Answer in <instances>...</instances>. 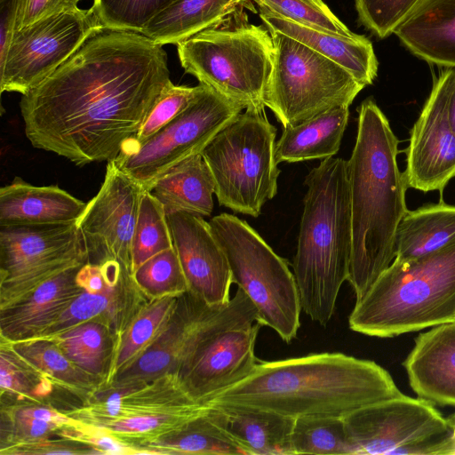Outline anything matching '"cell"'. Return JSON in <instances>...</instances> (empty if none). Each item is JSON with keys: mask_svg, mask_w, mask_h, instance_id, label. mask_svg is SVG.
<instances>
[{"mask_svg": "<svg viewBox=\"0 0 455 455\" xmlns=\"http://www.w3.org/2000/svg\"><path fill=\"white\" fill-rule=\"evenodd\" d=\"M145 189L112 160L103 183L76 223L84 238L88 262H120L132 273V241Z\"/></svg>", "mask_w": 455, "mask_h": 455, "instance_id": "2e32d148", "label": "cell"}, {"mask_svg": "<svg viewBox=\"0 0 455 455\" xmlns=\"http://www.w3.org/2000/svg\"><path fill=\"white\" fill-rule=\"evenodd\" d=\"M177 373L146 382L101 386L78 406L62 410L69 418L145 447L205 413Z\"/></svg>", "mask_w": 455, "mask_h": 455, "instance_id": "8992f818", "label": "cell"}, {"mask_svg": "<svg viewBox=\"0 0 455 455\" xmlns=\"http://www.w3.org/2000/svg\"><path fill=\"white\" fill-rule=\"evenodd\" d=\"M254 322H258V310L239 288L220 306L209 305L188 291L178 296L168 321L154 341L105 386L132 385L165 373L179 374L206 338Z\"/></svg>", "mask_w": 455, "mask_h": 455, "instance_id": "8fae6325", "label": "cell"}, {"mask_svg": "<svg viewBox=\"0 0 455 455\" xmlns=\"http://www.w3.org/2000/svg\"><path fill=\"white\" fill-rule=\"evenodd\" d=\"M403 366L419 398L455 406V322L418 335Z\"/></svg>", "mask_w": 455, "mask_h": 455, "instance_id": "ffe728a7", "label": "cell"}, {"mask_svg": "<svg viewBox=\"0 0 455 455\" xmlns=\"http://www.w3.org/2000/svg\"><path fill=\"white\" fill-rule=\"evenodd\" d=\"M1 455H96L88 446L64 437H52L36 443L9 448Z\"/></svg>", "mask_w": 455, "mask_h": 455, "instance_id": "f6af8a7d", "label": "cell"}, {"mask_svg": "<svg viewBox=\"0 0 455 455\" xmlns=\"http://www.w3.org/2000/svg\"><path fill=\"white\" fill-rule=\"evenodd\" d=\"M275 137L264 108H247L209 142L201 155L220 205L256 218L275 197L280 173Z\"/></svg>", "mask_w": 455, "mask_h": 455, "instance_id": "52a82bcc", "label": "cell"}, {"mask_svg": "<svg viewBox=\"0 0 455 455\" xmlns=\"http://www.w3.org/2000/svg\"><path fill=\"white\" fill-rule=\"evenodd\" d=\"M148 191L161 203L167 215L189 212L210 216L213 210L214 182L201 154L172 167Z\"/></svg>", "mask_w": 455, "mask_h": 455, "instance_id": "f1b7e54d", "label": "cell"}, {"mask_svg": "<svg viewBox=\"0 0 455 455\" xmlns=\"http://www.w3.org/2000/svg\"><path fill=\"white\" fill-rule=\"evenodd\" d=\"M398 140L376 102L358 108L357 133L347 161L352 251L348 283L360 299L395 259V234L408 211L398 168Z\"/></svg>", "mask_w": 455, "mask_h": 455, "instance_id": "7a4b0ae2", "label": "cell"}, {"mask_svg": "<svg viewBox=\"0 0 455 455\" xmlns=\"http://www.w3.org/2000/svg\"><path fill=\"white\" fill-rule=\"evenodd\" d=\"M455 319V243L410 259H395L348 317L349 328L393 338Z\"/></svg>", "mask_w": 455, "mask_h": 455, "instance_id": "5b68a950", "label": "cell"}, {"mask_svg": "<svg viewBox=\"0 0 455 455\" xmlns=\"http://www.w3.org/2000/svg\"><path fill=\"white\" fill-rule=\"evenodd\" d=\"M102 28L91 8L78 6L15 30L0 67L1 92L28 93Z\"/></svg>", "mask_w": 455, "mask_h": 455, "instance_id": "9a60e30c", "label": "cell"}, {"mask_svg": "<svg viewBox=\"0 0 455 455\" xmlns=\"http://www.w3.org/2000/svg\"><path fill=\"white\" fill-rule=\"evenodd\" d=\"M214 420L248 455H293L294 418L253 406L209 403Z\"/></svg>", "mask_w": 455, "mask_h": 455, "instance_id": "cb8c5ba5", "label": "cell"}, {"mask_svg": "<svg viewBox=\"0 0 455 455\" xmlns=\"http://www.w3.org/2000/svg\"><path fill=\"white\" fill-rule=\"evenodd\" d=\"M269 32L274 61L264 105L283 127L349 107L364 88L335 61L286 35Z\"/></svg>", "mask_w": 455, "mask_h": 455, "instance_id": "30bf717a", "label": "cell"}, {"mask_svg": "<svg viewBox=\"0 0 455 455\" xmlns=\"http://www.w3.org/2000/svg\"><path fill=\"white\" fill-rule=\"evenodd\" d=\"M421 0H355L359 22L377 37L394 34Z\"/></svg>", "mask_w": 455, "mask_h": 455, "instance_id": "7bdbcfd3", "label": "cell"}, {"mask_svg": "<svg viewBox=\"0 0 455 455\" xmlns=\"http://www.w3.org/2000/svg\"><path fill=\"white\" fill-rule=\"evenodd\" d=\"M171 82L167 53L140 33L102 28L20 101L31 145L78 166L110 162Z\"/></svg>", "mask_w": 455, "mask_h": 455, "instance_id": "6da1fadb", "label": "cell"}, {"mask_svg": "<svg viewBox=\"0 0 455 455\" xmlns=\"http://www.w3.org/2000/svg\"><path fill=\"white\" fill-rule=\"evenodd\" d=\"M262 325L254 322L209 336L179 372L187 390L199 403L247 378L257 364L254 348Z\"/></svg>", "mask_w": 455, "mask_h": 455, "instance_id": "ac0fdd59", "label": "cell"}, {"mask_svg": "<svg viewBox=\"0 0 455 455\" xmlns=\"http://www.w3.org/2000/svg\"><path fill=\"white\" fill-rule=\"evenodd\" d=\"M199 84L176 85L172 81L163 89L135 137L129 142L141 143L181 113L194 100ZM126 143V144H127Z\"/></svg>", "mask_w": 455, "mask_h": 455, "instance_id": "b9f144b4", "label": "cell"}, {"mask_svg": "<svg viewBox=\"0 0 455 455\" xmlns=\"http://www.w3.org/2000/svg\"><path fill=\"white\" fill-rule=\"evenodd\" d=\"M294 21L345 36L352 32L323 0H251Z\"/></svg>", "mask_w": 455, "mask_h": 455, "instance_id": "60d3db41", "label": "cell"}, {"mask_svg": "<svg viewBox=\"0 0 455 455\" xmlns=\"http://www.w3.org/2000/svg\"><path fill=\"white\" fill-rule=\"evenodd\" d=\"M349 107H338L283 127L275 142L277 163L324 159L338 153L347 125Z\"/></svg>", "mask_w": 455, "mask_h": 455, "instance_id": "83f0119b", "label": "cell"}, {"mask_svg": "<svg viewBox=\"0 0 455 455\" xmlns=\"http://www.w3.org/2000/svg\"><path fill=\"white\" fill-rule=\"evenodd\" d=\"M81 267L49 279L24 299L0 309V342L13 343L40 337L84 291L76 282Z\"/></svg>", "mask_w": 455, "mask_h": 455, "instance_id": "7402d4cb", "label": "cell"}, {"mask_svg": "<svg viewBox=\"0 0 455 455\" xmlns=\"http://www.w3.org/2000/svg\"><path fill=\"white\" fill-rule=\"evenodd\" d=\"M132 276L150 299L164 296H179L188 291L175 248L164 251L148 259Z\"/></svg>", "mask_w": 455, "mask_h": 455, "instance_id": "f35d334b", "label": "cell"}, {"mask_svg": "<svg viewBox=\"0 0 455 455\" xmlns=\"http://www.w3.org/2000/svg\"><path fill=\"white\" fill-rule=\"evenodd\" d=\"M85 206L58 186H34L15 178L0 188V226L72 223Z\"/></svg>", "mask_w": 455, "mask_h": 455, "instance_id": "484cf974", "label": "cell"}, {"mask_svg": "<svg viewBox=\"0 0 455 455\" xmlns=\"http://www.w3.org/2000/svg\"><path fill=\"white\" fill-rule=\"evenodd\" d=\"M243 109L213 89L199 84L190 104L141 143L125 144L113 161L127 176L148 190L172 167L199 154Z\"/></svg>", "mask_w": 455, "mask_h": 455, "instance_id": "4fadbf2b", "label": "cell"}, {"mask_svg": "<svg viewBox=\"0 0 455 455\" xmlns=\"http://www.w3.org/2000/svg\"><path fill=\"white\" fill-rule=\"evenodd\" d=\"M454 322H455V319H454Z\"/></svg>", "mask_w": 455, "mask_h": 455, "instance_id": "681fc988", "label": "cell"}, {"mask_svg": "<svg viewBox=\"0 0 455 455\" xmlns=\"http://www.w3.org/2000/svg\"><path fill=\"white\" fill-rule=\"evenodd\" d=\"M178 296L148 300L120 338L107 382L138 357L157 337L168 321Z\"/></svg>", "mask_w": 455, "mask_h": 455, "instance_id": "e575fe53", "label": "cell"}, {"mask_svg": "<svg viewBox=\"0 0 455 455\" xmlns=\"http://www.w3.org/2000/svg\"><path fill=\"white\" fill-rule=\"evenodd\" d=\"M75 364L100 379L108 378L118 339L106 325L88 321L51 338Z\"/></svg>", "mask_w": 455, "mask_h": 455, "instance_id": "d6a6232c", "label": "cell"}, {"mask_svg": "<svg viewBox=\"0 0 455 455\" xmlns=\"http://www.w3.org/2000/svg\"><path fill=\"white\" fill-rule=\"evenodd\" d=\"M455 243V205L427 204L407 211L398 224L395 259H410Z\"/></svg>", "mask_w": 455, "mask_h": 455, "instance_id": "f546056e", "label": "cell"}, {"mask_svg": "<svg viewBox=\"0 0 455 455\" xmlns=\"http://www.w3.org/2000/svg\"><path fill=\"white\" fill-rule=\"evenodd\" d=\"M88 262L77 223L0 226V309Z\"/></svg>", "mask_w": 455, "mask_h": 455, "instance_id": "5bb4252c", "label": "cell"}, {"mask_svg": "<svg viewBox=\"0 0 455 455\" xmlns=\"http://www.w3.org/2000/svg\"><path fill=\"white\" fill-rule=\"evenodd\" d=\"M251 0H174L141 28L140 34L164 46L178 44L210 28L233 26Z\"/></svg>", "mask_w": 455, "mask_h": 455, "instance_id": "d4e9b609", "label": "cell"}, {"mask_svg": "<svg viewBox=\"0 0 455 455\" xmlns=\"http://www.w3.org/2000/svg\"><path fill=\"white\" fill-rule=\"evenodd\" d=\"M54 387L47 377L0 345L1 401L35 402L50 404Z\"/></svg>", "mask_w": 455, "mask_h": 455, "instance_id": "8d00e7d4", "label": "cell"}, {"mask_svg": "<svg viewBox=\"0 0 455 455\" xmlns=\"http://www.w3.org/2000/svg\"><path fill=\"white\" fill-rule=\"evenodd\" d=\"M291 447L293 455H355L340 416L305 415L295 418Z\"/></svg>", "mask_w": 455, "mask_h": 455, "instance_id": "d590c367", "label": "cell"}, {"mask_svg": "<svg viewBox=\"0 0 455 455\" xmlns=\"http://www.w3.org/2000/svg\"><path fill=\"white\" fill-rule=\"evenodd\" d=\"M167 219L188 291L212 306L228 303L231 272L209 222L189 212L172 213Z\"/></svg>", "mask_w": 455, "mask_h": 455, "instance_id": "d6986e66", "label": "cell"}, {"mask_svg": "<svg viewBox=\"0 0 455 455\" xmlns=\"http://www.w3.org/2000/svg\"><path fill=\"white\" fill-rule=\"evenodd\" d=\"M174 0H93L91 9L106 28L140 33L157 12Z\"/></svg>", "mask_w": 455, "mask_h": 455, "instance_id": "ab89813d", "label": "cell"}, {"mask_svg": "<svg viewBox=\"0 0 455 455\" xmlns=\"http://www.w3.org/2000/svg\"><path fill=\"white\" fill-rule=\"evenodd\" d=\"M173 247L164 208L145 190L132 241V273L150 258Z\"/></svg>", "mask_w": 455, "mask_h": 455, "instance_id": "74e56055", "label": "cell"}, {"mask_svg": "<svg viewBox=\"0 0 455 455\" xmlns=\"http://www.w3.org/2000/svg\"><path fill=\"white\" fill-rule=\"evenodd\" d=\"M355 455L455 454L451 425L434 406L403 394L343 416Z\"/></svg>", "mask_w": 455, "mask_h": 455, "instance_id": "7c38bea8", "label": "cell"}, {"mask_svg": "<svg viewBox=\"0 0 455 455\" xmlns=\"http://www.w3.org/2000/svg\"><path fill=\"white\" fill-rule=\"evenodd\" d=\"M47 377L59 389L84 402L103 381L75 364L51 339L37 338L1 343Z\"/></svg>", "mask_w": 455, "mask_h": 455, "instance_id": "4dcf8cb0", "label": "cell"}, {"mask_svg": "<svg viewBox=\"0 0 455 455\" xmlns=\"http://www.w3.org/2000/svg\"><path fill=\"white\" fill-rule=\"evenodd\" d=\"M0 452L19 445L59 437L73 421L63 411L35 402L1 401Z\"/></svg>", "mask_w": 455, "mask_h": 455, "instance_id": "1f68e13d", "label": "cell"}, {"mask_svg": "<svg viewBox=\"0 0 455 455\" xmlns=\"http://www.w3.org/2000/svg\"><path fill=\"white\" fill-rule=\"evenodd\" d=\"M81 0H19L15 30L56 13L78 7Z\"/></svg>", "mask_w": 455, "mask_h": 455, "instance_id": "bcb514c9", "label": "cell"}, {"mask_svg": "<svg viewBox=\"0 0 455 455\" xmlns=\"http://www.w3.org/2000/svg\"><path fill=\"white\" fill-rule=\"evenodd\" d=\"M19 0H0V67L15 32Z\"/></svg>", "mask_w": 455, "mask_h": 455, "instance_id": "7dc6e473", "label": "cell"}, {"mask_svg": "<svg viewBox=\"0 0 455 455\" xmlns=\"http://www.w3.org/2000/svg\"><path fill=\"white\" fill-rule=\"evenodd\" d=\"M259 17L269 31L286 35L346 68L364 87L375 80L378 60L371 42L358 34L345 36L290 20L264 7Z\"/></svg>", "mask_w": 455, "mask_h": 455, "instance_id": "603a6c76", "label": "cell"}, {"mask_svg": "<svg viewBox=\"0 0 455 455\" xmlns=\"http://www.w3.org/2000/svg\"><path fill=\"white\" fill-rule=\"evenodd\" d=\"M181 67L243 109L265 108L273 68L268 29L246 21L204 30L177 44Z\"/></svg>", "mask_w": 455, "mask_h": 455, "instance_id": "ba28073f", "label": "cell"}, {"mask_svg": "<svg viewBox=\"0 0 455 455\" xmlns=\"http://www.w3.org/2000/svg\"><path fill=\"white\" fill-rule=\"evenodd\" d=\"M402 394L389 372L374 361L335 352L260 361L247 378L209 403L253 406L294 419L343 417Z\"/></svg>", "mask_w": 455, "mask_h": 455, "instance_id": "3957f363", "label": "cell"}, {"mask_svg": "<svg viewBox=\"0 0 455 455\" xmlns=\"http://www.w3.org/2000/svg\"><path fill=\"white\" fill-rule=\"evenodd\" d=\"M148 300L150 299L138 286L132 273L126 270L103 291H84L80 293L38 338H51L80 323L94 321L108 326L119 342L124 331Z\"/></svg>", "mask_w": 455, "mask_h": 455, "instance_id": "44dd1931", "label": "cell"}, {"mask_svg": "<svg viewBox=\"0 0 455 455\" xmlns=\"http://www.w3.org/2000/svg\"><path fill=\"white\" fill-rule=\"evenodd\" d=\"M146 448L152 455H248L214 420L210 413V405L205 413Z\"/></svg>", "mask_w": 455, "mask_h": 455, "instance_id": "836d02e7", "label": "cell"}, {"mask_svg": "<svg viewBox=\"0 0 455 455\" xmlns=\"http://www.w3.org/2000/svg\"><path fill=\"white\" fill-rule=\"evenodd\" d=\"M293 275L301 310L322 326L349 275L352 223L347 161L323 159L305 179Z\"/></svg>", "mask_w": 455, "mask_h": 455, "instance_id": "277c9868", "label": "cell"}, {"mask_svg": "<svg viewBox=\"0 0 455 455\" xmlns=\"http://www.w3.org/2000/svg\"><path fill=\"white\" fill-rule=\"evenodd\" d=\"M394 34L418 58L455 68V0H421Z\"/></svg>", "mask_w": 455, "mask_h": 455, "instance_id": "4316f807", "label": "cell"}, {"mask_svg": "<svg viewBox=\"0 0 455 455\" xmlns=\"http://www.w3.org/2000/svg\"><path fill=\"white\" fill-rule=\"evenodd\" d=\"M59 435L88 446L96 455H152L145 447L122 440L75 419L64 427Z\"/></svg>", "mask_w": 455, "mask_h": 455, "instance_id": "ee69618b", "label": "cell"}, {"mask_svg": "<svg viewBox=\"0 0 455 455\" xmlns=\"http://www.w3.org/2000/svg\"><path fill=\"white\" fill-rule=\"evenodd\" d=\"M454 84L455 68L439 74L411 131L403 172L408 188L442 192L455 177V133L449 118Z\"/></svg>", "mask_w": 455, "mask_h": 455, "instance_id": "e0dca14e", "label": "cell"}, {"mask_svg": "<svg viewBox=\"0 0 455 455\" xmlns=\"http://www.w3.org/2000/svg\"><path fill=\"white\" fill-rule=\"evenodd\" d=\"M223 250L232 282L251 300L258 322L291 343L300 327L301 306L293 272L244 220L220 213L209 221Z\"/></svg>", "mask_w": 455, "mask_h": 455, "instance_id": "9c48e42d", "label": "cell"}, {"mask_svg": "<svg viewBox=\"0 0 455 455\" xmlns=\"http://www.w3.org/2000/svg\"><path fill=\"white\" fill-rule=\"evenodd\" d=\"M449 118L452 130L455 133V84L450 99Z\"/></svg>", "mask_w": 455, "mask_h": 455, "instance_id": "c3c4849f", "label": "cell"}]
</instances>
